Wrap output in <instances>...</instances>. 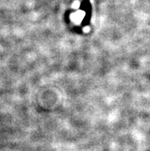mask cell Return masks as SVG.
I'll list each match as a JSON object with an SVG mask.
<instances>
[{"label": "cell", "instance_id": "cell-1", "mask_svg": "<svg viewBox=\"0 0 150 151\" xmlns=\"http://www.w3.org/2000/svg\"><path fill=\"white\" fill-rule=\"evenodd\" d=\"M84 15H85V12L84 11H78L77 12L71 15V19L75 23L79 24L83 20Z\"/></svg>", "mask_w": 150, "mask_h": 151}, {"label": "cell", "instance_id": "cell-2", "mask_svg": "<svg viewBox=\"0 0 150 151\" xmlns=\"http://www.w3.org/2000/svg\"><path fill=\"white\" fill-rule=\"evenodd\" d=\"M79 6H80V2H79V1H75V2L73 3L72 7L74 8V9H78Z\"/></svg>", "mask_w": 150, "mask_h": 151}, {"label": "cell", "instance_id": "cell-3", "mask_svg": "<svg viewBox=\"0 0 150 151\" xmlns=\"http://www.w3.org/2000/svg\"><path fill=\"white\" fill-rule=\"evenodd\" d=\"M89 29H90L89 27H85V28L84 29V31L85 32H89Z\"/></svg>", "mask_w": 150, "mask_h": 151}]
</instances>
